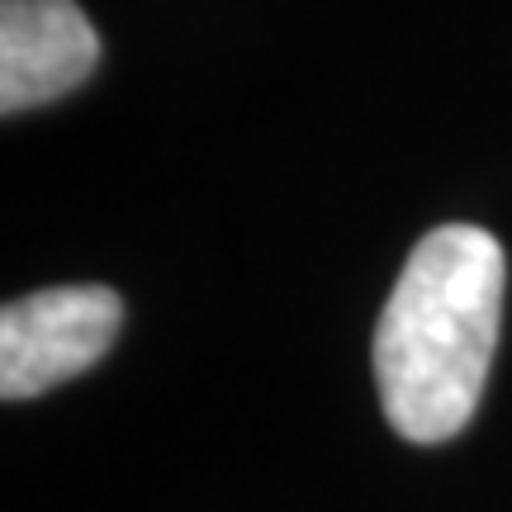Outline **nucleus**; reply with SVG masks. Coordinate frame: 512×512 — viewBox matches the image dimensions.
<instances>
[{
    "instance_id": "1",
    "label": "nucleus",
    "mask_w": 512,
    "mask_h": 512,
    "mask_svg": "<svg viewBox=\"0 0 512 512\" xmlns=\"http://www.w3.org/2000/svg\"><path fill=\"white\" fill-rule=\"evenodd\" d=\"M503 290V247L475 223H441L408 252L370 351L384 418L399 437L437 446L475 418L498 347Z\"/></svg>"
},
{
    "instance_id": "2",
    "label": "nucleus",
    "mask_w": 512,
    "mask_h": 512,
    "mask_svg": "<svg viewBox=\"0 0 512 512\" xmlns=\"http://www.w3.org/2000/svg\"><path fill=\"white\" fill-rule=\"evenodd\" d=\"M124 328V299L110 285H53L10 299L0 313V394L34 399L91 370Z\"/></svg>"
},
{
    "instance_id": "3",
    "label": "nucleus",
    "mask_w": 512,
    "mask_h": 512,
    "mask_svg": "<svg viewBox=\"0 0 512 512\" xmlns=\"http://www.w3.org/2000/svg\"><path fill=\"white\" fill-rule=\"evenodd\" d=\"M100 62L95 24L76 0H0V110H38L76 91Z\"/></svg>"
}]
</instances>
